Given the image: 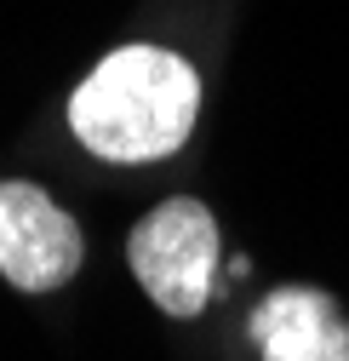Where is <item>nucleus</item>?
<instances>
[{"instance_id": "f257e3e1", "label": "nucleus", "mask_w": 349, "mask_h": 361, "mask_svg": "<svg viewBox=\"0 0 349 361\" xmlns=\"http://www.w3.org/2000/svg\"><path fill=\"white\" fill-rule=\"evenodd\" d=\"M201 115V75L166 47L109 52L69 98L75 138L103 161H160Z\"/></svg>"}, {"instance_id": "f03ea898", "label": "nucleus", "mask_w": 349, "mask_h": 361, "mask_svg": "<svg viewBox=\"0 0 349 361\" xmlns=\"http://www.w3.org/2000/svg\"><path fill=\"white\" fill-rule=\"evenodd\" d=\"M138 287L166 310V315H201V304L212 298V276H217V224L195 195L160 201L126 241Z\"/></svg>"}, {"instance_id": "7ed1b4c3", "label": "nucleus", "mask_w": 349, "mask_h": 361, "mask_svg": "<svg viewBox=\"0 0 349 361\" xmlns=\"http://www.w3.org/2000/svg\"><path fill=\"white\" fill-rule=\"evenodd\" d=\"M86 258L80 224L40 190V184H0V276L23 293L63 287Z\"/></svg>"}, {"instance_id": "20e7f679", "label": "nucleus", "mask_w": 349, "mask_h": 361, "mask_svg": "<svg viewBox=\"0 0 349 361\" xmlns=\"http://www.w3.org/2000/svg\"><path fill=\"white\" fill-rule=\"evenodd\" d=\"M252 338L264 361H349V322L326 293L281 287L252 310Z\"/></svg>"}]
</instances>
